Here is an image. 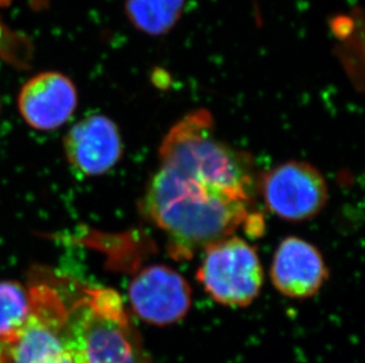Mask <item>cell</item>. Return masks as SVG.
Wrapping results in <instances>:
<instances>
[{
	"label": "cell",
	"instance_id": "6da1fadb",
	"mask_svg": "<svg viewBox=\"0 0 365 363\" xmlns=\"http://www.w3.org/2000/svg\"><path fill=\"white\" fill-rule=\"evenodd\" d=\"M252 197L160 167L141 202L143 215L163 230L174 260H190L251 221Z\"/></svg>",
	"mask_w": 365,
	"mask_h": 363
},
{
	"label": "cell",
	"instance_id": "7a4b0ae2",
	"mask_svg": "<svg viewBox=\"0 0 365 363\" xmlns=\"http://www.w3.org/2000/svg\"><path fill=\"white\" fill-rule=\"evenodd\" d=\"M160 167L181 175L206 179L235 191L253 192L247 156L221 142L213 117L199 109L183 117L165 135L159 149Z\"/></svg>",
	"mask_w": 365,
	"mask_h": 363
},
{
	"label": "cell",
	"instance_id": "3957f363",
	"mask_svg": "<svg viewBox=\"0 0 365 363\" xmlns=\"http://www.w3.org/2000/svg\"><path fill=\"white\" fill-rule=\"evenodd\" d=\"M81 363H150L121 296L109 288H83L69 307Z\"/></svg>",
	"mask_w": 365,
	"mask_h": 363
},
{
	"label": "cell",
	"instance_id": "277c9868",
	"mask_svg": "<svg viewBox=\"0 0 365 363\" xmlns=\"http://www.w3.org/2000/svg\"><path fill=\"white\" fill-rule=\"evenodd\" d=\"M28 290V319L16 334L0 339V363H81L61 293L44 282Z\"/></svg>",
	"mask_w": 365,
	"mask_h": 363
},
{
	"label": "cell",
	"instance_id": "5b68a950",
	"mask_svg": "<svg viewBox=\"0 0 365 363\" xmlns=\"http://www.w3.org/2000/svg\"><path fill=\"white\" fill-rule=\"evenodd\" d=\"M203 251L197 278L214 301L244 308L258 298L264 270L255 247L240 237L230 236Z\"/></svg>",
	"mask_w": 365,
	"mask_h": 363
},
{
	"label": "cell",
	"instance_id": "8992f818",
	"mask_svg": "<svg viewBox=\"0 0 365 363\" xmlns=\"http://www.w3.org/2000/svg\"><path fill=\"white\" fill-rule=\"evenodd\" d=\"M265 206L289 222L314 219L324 209L327 185L318 169L307 162H286L266 172L262 179Z\"/></svg>",
	"mask_w": 365,
	"mask_h": 363
},
{
	"label": "cell",
	"instance_id": "52a82bcc",
	"mask_svg": "<svg viewBox=\"0 0 365 363\" xmlns=\"http://www.w3.org/2000/svg\"><path fill=\"white\" fill-rule=\"evenodd\" d=\"M128 296L135 314L154 326L179 322L192 305L190 283L180 273L163 264L142 269L131 280Z\"/></svg>",
	"mask_w": 365,
	"mask_h": 363
},
{
	"label": "cell",
	"instance_id": "ba28073f",
	"mask_svg": "<svg viewBox=\"0 0 365 363\" xmlns=\"http://www.w3.org/2000/svg\"><path fill=\"white\" fill-rule=\"evenodd\" d=\"M63 147L70 165L84 176L110 172L123 154L118 125L104 115H89L73 124L64 136Z\"/></svg>",
	"mask_w": 365,
	"mask_h": 363
},
{
	"label": "cell",
	"instance_id": "9c48e42d",
	"mask_svg": "<svg viewBox=\"0 0 365 363\" xmlns=\"http://www.w3.org/2000/svg\"><path fill=\"white\" fill-rule=\"evenodd\" d=\"M76 86L66 75L43 73L25 83L18 96L23 120L36 130L50 131L62 127L76 111Z\"/></svg>",
	"mask_w": 365,
	"mask_h": 363
},
{
	"label": "cell",
	"instance_id": "30bf717a",
	"mask_svg": "<svg viewBox=\"0 0 365 363\" xmlns=\"http://www.w3.org/2000/svg\"><path fill=\"white\" fill-rule=\"evenodd\" d=\"M269 275L280 294L309 298L321 290L329 271L317 248L299 237H287L277 248Z\"/></svg>",
	"mask_w": 365,
	"mask_h": 363
},
{
	"label": "cell",
	"instance_id": "8fae6325",
	"mask_svg": "<svg viewBox=\"0 0 365 363\" xmlns=\"http://www.w3.org/2000/svg\"><path fill=\"white\" fill-rule=\"evenodd\" d=\"M186 0H125L129 21L149 36L172 31L182 16Z\"/></svg>",
	"mask_w": 365,
	"mask_h": 363
},
{
	"label": "cell",
	"instance_id": "7c38bea8",
	"mask_svg": "<svg viewBox=\"0 0 365 363\" xmlns=\"http://www.w3.org/2000/svg\"><path fill=\"white\" fill-rule=\"evenodd\" d=\"M29 309L28 289L19 282L0 281V339L10 337L23 327Z\"/></svg>",
	"mask_w": 365,
	"mask_h": 363
},
{
	"label": "cell",
	"instance_id": "4fadbf2b",
	"mask_svg": "<svg viewBox=\"0 0 365 363\" xmlns=\"http://www.w3.org/2000/svg\"><path fill=\"white\" fill-rule=\"evenodd\" d=\"M355 28V21L348 16H339L332 23V31L336 37L345 39L350 37Z\"/></svg>",
	"mask_w": 365,
	"mask_h": 363
},
{
	"label": "cell",
	"instance_id": "5bb4252c",
	"mask_svg": "<svg viewBox=\"0 0 365 363\" xmlns=\"http://www.w3.org/2000/svg\"><path fill=\"white\" fill-rule=\"evenodd\" d=\"M7 3V0H0V6H3L5 4Z\"/></svg>",
	"mask_w": 365,
	"mask_h": 363
}]
</instances>
